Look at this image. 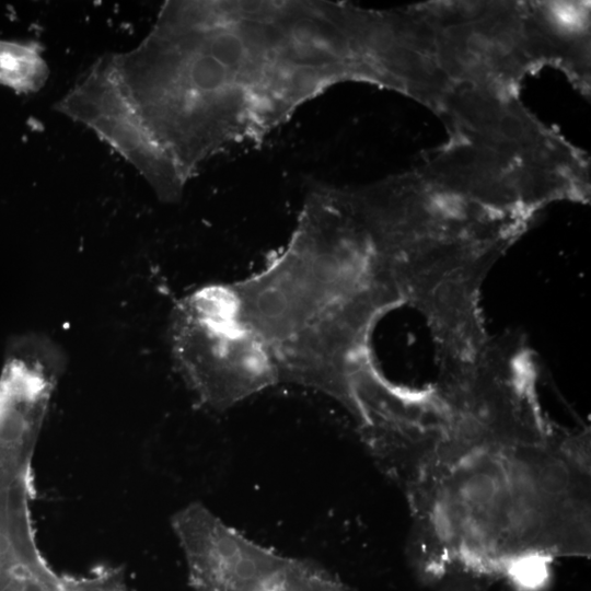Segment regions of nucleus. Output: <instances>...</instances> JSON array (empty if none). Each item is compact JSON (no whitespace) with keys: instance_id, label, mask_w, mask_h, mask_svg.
I'll use <instances>...</instances> for the list:
<instances>
[{"instance_id":"9","label":"nucleus","mask_w":591,"mask_h":591,"mask_svg":"<svg viewBox=\"0 0 591 591\" xmlns=\"http://www.w3.org/2000/svg\"><path fill=\"white\" fill-rule=\"evenodd\" d=\"M554 13L559 23L564 25H575L580 20L577 10L572 5L560 4L556 7Z\"/></svg>"},{"instance_id":"5","label":"nucleus","mask_w":591,"mask_h":591,"mask_svg":"<svg viewBox=\"0 0 591 591\" xmlns=\"http://www.w3.org/2000/svg\"><path fill=\"white\" fill-rule=\"evenodd\" d=\"M171 525L194 591H274L290 560L248 538L200 502L179 509Z\"/></svg>"},{"instance_id":"2","label":"nucleus","mask_w":591,"mask_h":591,"mask_svg":"<svg viewBox=\"0 0 591 591\" xmlns=\"http://www.w3.org/2000/svg\"><path fill=\"white\" fill-rule=\"evenodd\" d=\"M590 443L580 432L479 440L407 495L410 552L442 577L524 576L590 551Z\"/></svg>"},{"instance_id":"7","label":"nucleus","mask_w":591,"mask_h":591,"mask_svg":"<svg viewBox=\"0 0 591 591\" xmlns=\"http://www.w3.org/2000/svg\"><path fill=\"white\" fill-rule=\"evenodd\" d=\"M274 591H346V589L318 565L305 559L290 558Z\"/></svg>"},{"instance_id":"3","label":"nucleus","mask_w":591,"mask_h":591,"mask_svg":"<svg viewBox=\"0 0 591 591\" xmlns=\"http://www.w3.org/2000/svg\"><path fill=\"white\" fill-rule=\"evenodd\" d=\"M59 381L38 354L12 350L0 370V591H65L43 555L32 514L33 460Z\"/></svg>"},{"instance_id":"1","label":"nucleus","mask_w":591,"mask_h":591,"mask_svg":"<svg viewBox=\"0 0 591 591\" xmlns=\"http://www.w3.org/2000/svg\"><path fill=\"white\" fill-rule=\"evenodd\" d=\"M374 15L328 1H169L123 60L128 100L184 182L351 78L379 79Z\"/></svg>"},{"instance_id":"4","label":"nucleus","mask_w":591,"mask_h":591,"mask_svg":"<svg viewBox=\"0 0 591 591\" xmlns=\"http://www.w3.org/2000/svg\"><path fill=\"white\" fill-rule=\"evenodd\" d=\"M171 347L189 389L215 410L279 382L269 349L237 317L228 285L200 287L176 304Z\"/></svg>"},{"instance_id":"8","label":"nucleus","mask_w":591,"mask_h":591,"mask_svg":"<svg viewBox=\"0 0 591 591\" xmlns=\"http://www.w3.org/2000/svg\"><path fill=\"white\" fill-rule=\"evenodd\" d=\"M78 591H131L121 569L99 566L80 576Z\"/></svg>"},{"instance_id":"6","label":"nucleus","mask_w":591,"mask_h":591,"mask_svg":"<svg viewBox=\"0 0 591 591\" xmlns=\"http://www.w3.org/2000/svg\"><path fill=\"white\" fill-rule=\"evenodd\" d=\"M34 43L0 40V83L18 92L38 91L48 78V66Z\"/></svg>"}]
</instances>
